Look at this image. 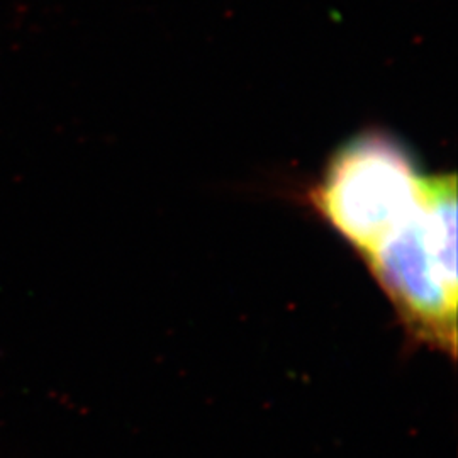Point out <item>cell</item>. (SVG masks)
<instances>
[{"label": "cell", "instance_id": "7a4b0ae2", "mask_svg": "<svg viewBox=\"0 0 458 458\" xmlns=\"http://www.w3.org/2000/svg\"><path fill=\"white\" fill-rule=\"evenodd\" d=\"M429 175L384 132L338 148L310 192L314 211L360 257L423 199Z\"/></svg>", "mask_w": 458, "mask_h": 458}, {"label": "cell", "instance_id": "6da1fadb", "mask_svg": "<svg viewBox=\"0 0 458 458\" xmlns=\"http://www.w3.org/2000/svg\"><path fill=\"white\" fill-rule=\"evenodd\" d=\"M395 308L420 333L457 344V179L429 175L425 196L363 257Z\"/></svg>", "mask_w": 458, "mask_h": 458}]
</instances>
